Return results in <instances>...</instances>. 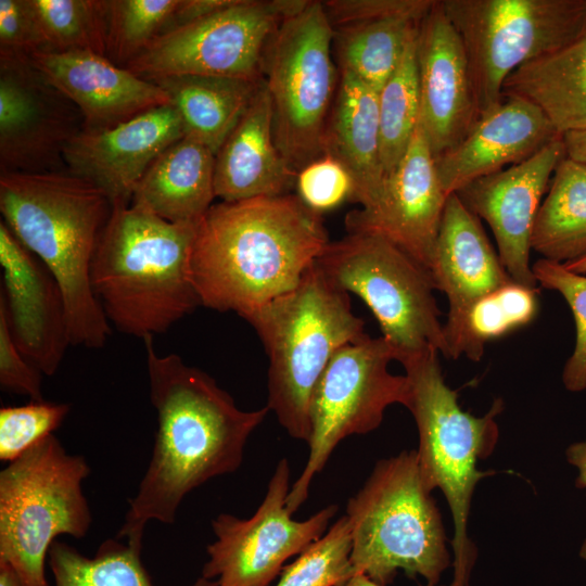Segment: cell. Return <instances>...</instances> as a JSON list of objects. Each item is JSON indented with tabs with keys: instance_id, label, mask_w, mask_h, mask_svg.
Here are the masks:
<instances>
[{
	"instance_id": "11",
	"label": "cell",
	"mask_w": 586,
	"mask_h": 586,
	"mask_svg": "<svg viewBox=\"0 0 586 586\" xmlns=\"http://www.w3.org/2000/svg\"><path fill=\"white\" fill-rule=\"evenodd\" d=\"M316 264L336 286L365 302L398 359L425 348L447 357L432 275L400 247L380 235L347 233L330 241Z\"/></svg>"
},
{
	"instance_id": "38",
	"label": "cell",
	"mask_w": 586,
	"mask_h": 586,
	"mask_svg": "<svg viewBox=\"0 0 586 586\" xmlns=\"http://www.w3.org/2000/svg\"><path fill=\"white\" fill-rule=\"evenodd\" d=\"M71 410L68 404L31 400L0 409V460L11 462L53 434Z\"/></svg>"
},
{
	"instance_id": "32",
	"label": "cell",
	"mask_w": 586,
	"mask_h": 586,
	"mask_svg": "<svg viewBox=\"0 0 586 586\" xmlns=\"http://www.w3.org/2000/svg\"><path fill=\"white\" fill-rule=\"evenodd\" d=\"M416 46L417 35L409 42L398 67L378 92L384 177L404 157L420 118Z\"/></svg>"
},
{
	"instance_id": "41",
	"label": "cell",
	"mask_w": 586,
	"mask_h": 586,
	"mask_svg": "<svg viewBox=\"0 0 586 586\" xmlns=\"http://www.w3.org/2000/svg\"><path fill=\"white\" fill-rule=\"evenodd\" d=\"M435 0H328L321 1L333 28L365 22L405 18L420 23Z\"/></svg>"
},
{
	"instance_id": "16",
	"label": "cell",
	"mask_w": 586,
	"mask_h": 586,
	"mask_svg": "<svg viewBox=\"0 0 586 586\" xmlns=\"http://www.w3.org/2000/svg\"><path fill=\"white\" fill-rule=\"evenodd\" d=\"M420 119V118H419ZM447 195L420 120L398 165L384 177L377 200L344 219L347 233L383 237L430 272Z\"/></svg>"
},
{
	"instance_id": "23",
	"label": "cell",
	"mask_w": 586,
	"mask_h": 586,
	"mask_svg": "<svg viewBox=\"0 0 586 586\" xmlns=\"http://www.w3.org/2000/svg\"><path fill=\"white\" fill-rule=\"evenodd\" d=\"M560 137L544 113L518 98H504L480 115L469 133L435 157L447 195L472 181L519 164Z\"/></svg>"
},
{
	"instance_id": "17",
	"label": "cell",
	"mask_w": 586,
	"mask_h": 586,
	"mask_svg": "<svg viewBox=\"0 0 586 586\" xmlns=\"http://www.w3.org/2000/svg\"><path fill=\"white\" fill-rule=\"evenodd\" d=\"M565 157L562 136L530 158L476 179L456 194L492 229L498 256L511 279L537 288L530 264L535 219L551 177Z\"/></svg>"
},
{
	"instance_id": "28",
	"label": "cell",
	"mask_w": 586,
	"mask_h": 586,
	"mask_svg": "<svg viewBox=\"0 0 586 586\" xmlns=\"http://www.w3.org/2000/svg\"><path fill=\"white\" fill-rule=\"evenodd\" d=\"M262 78L174 76L154 80L177 110L186 136L215 155L250 104Z\"/></svg>"
},
{
	"instance_id": "27",
	"label": "cell",
	"mask_w": 586,
	"mask_h": 586,
	"mask_svg": "<svg viewBox=\"0 0 586 586\" xmlns=\"http://www.w3.org/2000/svg\"><path fill=\"white\" fill-rule=\"evenodd\" d=\"M501 98L532 103L559 136L586 129V34L512 72L502 85Z\"/></svg>"
},
{
	"instance_id": "45",
	"label": "cell",
	"mask_w": 586,
	"mask_h": 586,
	"mask_svg": "<svg viewBox=\"0 0 586 586\" xmlns=\"http://www.w3.org/2000/svg\"><path fill=\"white\" fill-rule=\"evenodd\" d=\"M565 156L586 165V129L562 136Z\"/></svg>"
},
{
	"instance_id": "21",
	"label": "cell",
	"mask_w": 586,
	"mask_h": 586,
	"mask_svg": "<svg viewBox=\"0 0 586 586\" xmlns=\"http://www.w3.org/2000/svg\"><path fill=\"white\" fill-rule=\"evenodd\" d=\"M0 265L9 328L21 353L53 375L71 345L61 288L48 268L0 221Z\"/></svg>"
},
{
	"instance_id": "39",
	"label": "cell",
	"mask_w": 586,
	"mask_h": 586,
	"mask_svg": "<svg viewBox=\"0 0 586 586\" xmlns=\"http://www.w3.org/2000/svg\"><path fill=\"white\" fill-rule=\"evenodd\" d=\"M295 187L298 199L318 214L353 201L355 191L346 167L327 153L297 173Z\"/></svg>"
},
{
	"instance_id": "19",
	"label": "cell",
	"mask_w": 586,
	"mask_h": 586,
	"mask_svg": "<svg viewBox=\"0 0 586 586\" xmlns=\"http://www.w3.org/2000/svg\"><path fill=\"white\" fill-rule=\"evenodd\" d=\"M184 136L175 106L161 105L107 129H81L65 146L63 161L68 173L101 189L112 207L129 205L153 161Z\"/></svg>"
},
{
	"instance_id": "43",
	"label": "cell",
	"mask_w": 586,
	"mask_h": 586,
	"mask_svg": "<svg viewBox=\"0 0 586 586\" xmlns=\"http://www.w3.org/2000/svg\"><path fill=\"white\" fill-rule=\"evenodd\" d=\"M235 0H179L167 30L218 12Z\"/></svg>"
},
{
	"instance_id": "24",
	"label": "cell",
	"mask_w": 586,
	"mask_h": 586,
	"mask_svg": "<svg viewBox=\"0 0 586 586\" xmlns=\"http://www.w3.org/2000/svg\"><path fill=\"white\" fill-rule=\"evenodd\" d=\"M297 173L273 136L271 100L262 78L250 104L215 155V194L222 202L289 194Z\"/></svg>"
},
{
	"instance_id": "12",
	"label": "cell",
	"mask_w": 586,
	"mask_h": 586,
	"mask_svg": "<svg viewBox=\"0 0 586 586\" xmlns=\"http://www.w3.org/2000/svg\"><path fill=\"white\" fill-rule=\"evenodd\" d=\"M398 355L383 336L367 335L332 356L310 397L309 453L286 498L290 513L306 501L315 475L322 471L342 440L378 429L393 404L408 408L411 390L407 375L388 370Z\"/></svg>"
},
{
	"instance_id": "7",
	"label": "cell",
	"mask_w": 586,
	"mask_h": 586,
	"mask_svg": "<svg viewBox=\"0 0 586 586\" xmlns=\"http://www.w3.org/2000/svg\"><path fill=\"white\" fill-rule=\"evenodd\" d=\"M345 515L354 572L381 586L398 571L437 585L451 564L443 519L422 479L417 449L379 460L348 499Z\"/></svg>"
},
{
	"instance_id": "46",
	"label": "cell",
	"mask_w": 586,
	"mask_h": 586,
	"mask_svg": "<svg viewBox=\"0 0 586 586\" xmlns=\"http://www.w3.org/2000/svg\"><path fill=\"white\" fill-rule=\"evenodd\" d=\"M0 586H26L16 571L0 560Z\"/></svg>"
},
{
	"instance_id": "10",
	"label": "cell",
	"mask_w": 586,
	"mask_h": 586,
	"mask_svg": "<svg viewBox=\"0 0 586 586\" xmlns=\"http://www.w3.org/2000/svg\"><path fill=\"white\" fill-rule=\"evenodd\" d=\"M467 54L479 114L508 76L586 34V0H443Z\"/></svg>"
},
{
	"instance_id": "40",
	"label": "cell",
	"mask_w": 586,
	"mask_h": 586,
	"mask_svg": "<svg viewBox=\"0 0 586 586\" xmlns=\"http://www.w3.org/2000/svg\"><path fill=\"white\" fill-rule=\"evenodd\" d=\"M49 44L30 0H0V58L29 59Z\"/></svg>"
},
{
	"instance_id": "20",
	"label": "cell",
	"mask_w": 586,
	"mask_h": 586,
	"mask_svg": "<svg viewBox=\"0 0 586 586\" xmlns=\"http://www.w3.org/2000/svg\"><path fill=\"white\" fill-rule=\"evenodd\" d=\"M420 124L434 157L456 146L480 117L462 40L434 1L417 34Z\"/></svg>"
},
{
	"instance_id": "35",
	"label": "cell",
	"mask_w": 586,
	"mask_h": 586,
	"mask_svg": "<svg viewBox=\"0 0 586 586\" xmlns=\"http://www.w3.org/2000/svg\"><path fill=\"white\" fill-rule=\"evenodd\" d=\"M351 552V527L344 514L283 566L276 586H343L355 574Z\"/></svg>"
},
{
	"instance_id": "37",
	"label": "cell",
	"mask_w": 586,
	"mask_h": 586,
	"mask_svg": "<svg viewBox=\"0 0 586 586\" xmlns=\"http://www.w3.org/2000/svg\"><path fill=\"white\" fill-rule=\"evenodd\" d=\"M537 284L562 295L574 317L576 340L562 371V382L570 392L586 390V275L568 270L563 264L539 258L532 265Z\"/></svg>"
},
{
	"instance_id": "22",
	"label": "cell",
	"mask_w": 586,
	"mask_h": 586,
	"mask_svg": "<svg viewBox=\"0 0 586 586\" xmlns=\"http://www.w3.org/2000/svg\"><path fill=\"white\" fill-rule=\"evenodd\" d=\"M29 60L79 110L85 130L107 129L151 109L171 104L157 84L93 52L39 51Z\"/></svg>"
},
{
	"instance_id": "44",
	"label": "cell",
	"mask_w": 586,
	"mask_h": 586,
	"mask_svg": "<svg viewBox=\"0 0 586 586\" xmlns=\"http://www.w3.org/2000/svg\"><path fill=\"white\" fill-rule=\"evenodd\" d=\"M565 458L577 470L575 486L586 492V437L572 443L565 450Z\"/></svg>"
},
{
	"instance_id": "4",
	"label": "cell",
	"mask_w": 586,
	"mask_h": 586,
	"mask_svg": "<svg viewBox=\"0 0 586 586\" xmlns=\"http://www.w3.org/2000/svg\"><path fill=\"white\" fill-rule=\"evenodd\" d=\"M199 220L169 222L133 204L112 207L90 283L119 332L154 336L201 305L190 269Z\"/></svg>"
},
{
	"instance_id": "1",
	"label": "cell",
	"mask_w": 586,
	"mask_h": 586,
	"mask_svg": "<svg viewBox=\"0 0 586 586\" xmlns=\"http://www.w3.org/2000/svg\"><path fill=\"white\" fill-rule=\"evenodd\" d=\"M150 400L157 413L152 456L117 534L143 540L149 521L171 524L187 495L237 471L254 430L270 411L240 409L205 371L176 354L158 355L143 339Z\"/></svg>"
},
{
	"instance_id": "42",
	"label": "cell",
	"mask_w": 586,
	"mask_h": 586,
	"mask_svg": "<svg viewBox=\"0 0 586 586\" xmlns=\"http://www.w3.org/2000/svg\"><path fill=\"white\" fill-rule=\"evenodd\" d=\"M42 372L16 346L8 322L3 300L0 297V386L3 391L25 395L31 400H43Z\"/></svg>"
},
{
	"instance_id": "49",
	"label": "cell",
	"mask_w": 586,
	"mask_h": 586,
	"mask_svg": "<svg viewBox=\"0 0 586 586\" xmlns=\"http://www.w3.org/2000/svg\"><path fill=\"white\" fill-rule=\"evenodd\" d=\"M579 555H581L582 558H584V559L586 560V539H585V542H584L583 545H582Z\"/></svg>"
},
{
	"instance_id": "29",
	"label": "cell",
	"mask_w": 586,
	"mask_h": 586,
	"mask_svg": "<svg viewBox=\"0 0 586 586\" xmlns=\"http://www.w3.org/2000/svg\"><path fill=\"white\" fill-rule=\"evenodd\" d=\"M532 250L565 264L586 255V165L564 157L538 209Z\"/></svg>"
},
{
	"instance_id": "2",
	"label": "cell",
	"mask_w": 586,
	"mask_h": 586,
	"mask_svg": "<svg viewBox=\"0 0 586 586\" xmlns=\"http://www.w3.org/2000/svg\"><path fill=\"white\" fill-rule=\"evenodd\" d=\"M329 242L320 214L297 195L212 205L190 263L201 306L245 319L293 290Z\"/></svg>"
},
{
	"instance_id": "5",
	"label": "cell",
	"mask_w": 586,
	"mask_h": 586,
	"mask_svg": "<svg viewBox=\"0 0 586 586\" xmlns=\"http://www.w3.org/2000/svg\"><path fill=\"white\" fill-rule=\"evenodd\" d=\"M246 320L268 356L267 407L298 441L310 437L309 403L332 356L362 340L365 321L352 310L349 294L316 262L291 291L268 302Z\"/></svg>"
},
{
	"instance_id": "26",
	"label": "cell",
	"mask_w": 586,
	"mask_h": 586,
	"mask_svg": "<svg viewBox=\"0 0 586 586\" xmlns=\"http://www.w3.org/2000/svg\"><path fill=\"white\" fill-rule=\"evenodd\" d=\"M214 177L215 154L184 136L153 161L130 204L169 222L199 220L216 198Z\"/></svg>"
},
{
	"instance_id": "47",
	"label": "cell",
	"mask_w": 586,
	"mask_h": 586,
	"mask_svg": "<svg viewBox=\"0 0 586 586\" xmlns=\"http://www.w3.org/2000/svg\"><path fill=\"white\" fill-rule=\"evenodd\" d=\"M343 586H381L380 584L372 581L366 574L355 573ZM425 586H442V585H431L426 584Z\"/></svg>"
},
{
	"instance_id": "9",
	"label": "cell",
	"mask_w": 586,
	"mask_h": 586,
	"mask_svg": "<svg viewBox=\"0 0 586 586\" xmlns=\"http://www.w3.org/2000/svg\"><path fill=\"white\" fill-rule=\"evenodd\" d=\"M334 29L322 2L283 20L263 58L276 144L298 173L324 154L323 141L339 87L332 59Z\"/></svg>"
},
{
	"instance_id": "14",
	"label": "cell",
	"mask_w": 586,
	"mask_h": 586,
	"mask_svg": "<svg viewBox=\"0 0 586 586\" xmlns=\"http://www.w3.org/2000/svg\"><path fill=\"white\" fill-rule=\"evenodd\" d=\"M290 467L280 459L254 514L242 519L219 513L212 520L216 539L206 547L203 577L217 586H269L284 563L324 535L339 507L329 505L305 520L286 508Z\"/></svg>"
},
{
	"instance_id": "6",
	"label": "cell",
	"mask_w": 586,
	"mask_h": 586,
	"mask_svg": "<svg viewBox=\"0 0 586 586\" xmlns=\"http://www.w3.org/2000/svg\"><path fill=\"white\" fill-rule=\"evenodd\" d=\"M437 354L434 348H425L404 354L398 361L410 383L407 409L418 429L422 479L430 491L443 492L454 520L455 577L450 586H468L476 558V547L468 534L472 496L477 483L495 473L479 470L477 462L495 448L499 435L496 418L504 404L496 399L482 417L462 410L458 392L444 380Z\"/></svg>"
},
{
	"instance_id": "30",
	"label": "cell",
	"mask_w": 586,
	"mask_h": 586,
	"mask_svg": "<svg viewBox=\"0 0 586 586\" xmlns=\"http://www.w3.org/2000/svg\"><path fill=\"white\" fill-rule=\"evenodd\" d=\"M142 542L107 538L93 557L55 540L48 553L54 586H154L142 560ZM190 586H217L200 576Z\"/></svg>"
},
{
	"instance_id": "18",
	"label": "cell",
	"mask_w": 586,
	"mask_h": 586,
	"mask_svg": "<svg viewBox=\"0 0 586 586\" xmlns=\"http://www.w3.org/2000/svg\"><path fill=\"white\" fill-rule=\"evenodd\" d=\"M480 220L456 193L448 196L431 266L436 290L448 300L444 324L447 358L464 355L476 361L468 331L469 313L482 297L513 281Z\"/></svg>"
},
{
	"instance_id": "33",
	"label": "cell",
	"mask_w": 586,
	"mask_h": 586,
	"mask_svg": "<svg viewBox=\"0 0 586 586\" xmlns=\"http://www.w3.org/2000/svg\"><path fill=\"white\" fill-rule=\"evenodd\" d=\"M48 51H89L106 56L107 0H30Z\"/></svg>"
},
{
	"instance_id": "15",
	"label": "cell",
	"mask_w": 586,
	"mask_h": 586,
	"mask_svg": "<svg viewBox=\"0 0 586 586\" xmlns=\"http://www.w3.org/2000/svg\"><path fill=\"white\" fill-rule=\"evenodd\" d=\"M82 127L79 110L29 59L0 58L1 173L59 171L65 146Z\"/></svg>"
},
{
	"instance_id": "8",
	"label": "cell",
	"mask_w": 586,
	"mask_h": 586,
	"mask_svg": "<svg viewBox=\"0 0 586 586\" xmlns=\"http://www.w3.org/2000/svg\"><path fill=\"white\" fill-rule=\"evenodd\" d=\"M85 457L68 454L51 434L0 472V560L26 586H49L46 562L61 535L84 538L92 514L82 492Z\"/></svg>"
},
{
	"instance_id": "3",
	"label": "cell",
	"mask_w": 586,
	"mask_h": 586,
	"mask_svg": "<svg viewBox=\"0 0 586 586\" xmlns=\"http://www.w3.org/2000/svg\"><path fill=\"white\" fill-rule=\"evenodd\" d=\"M0 212L59 283L71 345L102 347L111 327L91 289L90 268L112 213L106 194L71 173H1Z\"/></svg>"
},
{
	"instance_id": "31",
	"label": "cell",
	"mask_w": 586,
	"mask_h": 586,
	"mask_svg": "<svg viewBox=\"0 0 586 586\" xmlns=\"http://www.w3.org/2000/svg\"><path fill=\"white\" fill-rule=\"evenodd\" d=\"M419 24L387 18L333 28L340 71L349 72L379 92L398 67Z\"/></svg>"
},
{
	"instance_id": "34",
	"label": "cell",
	"mask_w": 586,
	"mask_h": 586,
	"mask_svg": "<svg viewBox=\"0 0 586 586\" xmlns=\"http://www.w3.org/2000/svg\"><path fill=\"white\" fill-rule=\"evenodd\" d=\"M179 0H109L106 58L126 66L166 31Z\"/></svg>"
},
{
	"instance_id": "36",
	"label": "cell",
	"mask_w": 586,
	"mask_h": 586,
	"mask_svg": "<svg viewBox=\"0 0 586 586\" xmlns=\"http://www.w3.org/2000/svg\"><path fill=\"white\" fill-rule=\"evenodd\" d=\"M538 289L514 281L477 301L468 316V331L475 360L480 361L485 343L528 324L538 311Z\"/></svg>"
},
{
	"instance_id": "13",
	"label": "cell",
	"mask_w": 586,
	"mask_h": 586,
	"mask_svg": "<svg viewBox=\"0 0 586 586\" xmlns=\"http://www.w3.org/2000/svg\"><path fill=\"white\" fill-rule=\"evenodd\" d=\"M282 21L278 0H235L164 31L125 67L150 81L188 75L258 80L264 53Z\"/></svg>"
},
{
	"instance_id": "48",
	"label": "cell",
	"mask_w": 586,
	"mask_h": 586,
	"mask_svg": "<svg viewBox=\"0 0 586 586\" xmlns=\"http://www.w3.org/2000/svg\"><path fill=\"white\" fill-rule=\"evenodd\" d=\"M563 266L575 273L586 275V255L563 264Z\"/></svg>"
},
{
	"instance_id": "25",
	"label": "cell",
	"mask_w": 586,
	"mask_h": 586,
	"mask_svg": "<svg viewBox=\"0 0 586 586\" xmlns=\"http://www.w3.org/2000/svg\"><path fill=\"white\" fill-rule=\"evenodd\" d=\"M323 150L351 174L355 186L353 201L361 207L370 206L379 196L384 180L378 91L347 71H340Z\"/></svg>"
}]
</instances>
